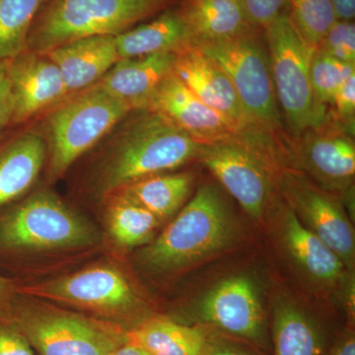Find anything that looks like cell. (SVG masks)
I'll return each mask as SVG.
<instances>
[{
	"instance_id": "obj_33",
	"label": "cell",
	"mask_w": 355,
	"mask_h": 355,
	"mask_svg": "<svg viewBox=\"0 0 355 355\" xmlns=\"http://www.w3.org/2000/svg\"><path fill=\"white\" fill-rule=\"evenodd\" d=\"M0 355H35L25 336L10 324L0 322Z\"/></svg>"
},
{
	"instance_id": "obj_19",
	"label": "cell",
	"mask_w": 355,
	"mask_h": 355,
	"mask_svg": "<svg viewBox=\"0 0 355 355\" xmlns=\"http://www.w3.org/2000/svg\"><path fill=\"white\" fill-rule=\"evenodd\" d=\"M328 125V123H327ZM324 127L301 135V154L311 171L331 184H345L355 173V144L352 132Z\"/></svg>"
},
{
	"instance_id": "obj_1",
	"label": "cell",
	"mask_w": 355,
	"mask_h": 355,
	"mask_svg": "<svg viewBox=\"0 0 355 355\" xmlns=\"http://www.w3.org/2000/svg\"><path fill=\"white\" fill-rule=\"evenodd\" d=\"M103 158L96 190L105 198L144 178L181 167L200 155L198 141L150 110H137Z\"/></svg>"
},
{
	"instance_id": "obj_9",
	"label": "cell",
	"mask_w": 355,
	"mask_h": 355,
	"mask_svg": "<svg viewBox=\"0 0 355 355\" xmlns=\"http://www.w3.org/2000/svg\"><path fill=\"white\" fill-rule=\"evenodd\" d=\"M21 291L32 298L78 308L123 328L140 304L125 275L110 265L91 266L71 275L23 287Z\"/></svg>"
},
{
	"instance_id": "obj_11",
	"label": "cell",
	"mask_w": 355,
	"mask_h": 355,
	"mask_svg": "<svg viewBox=\"0 0 355 355\" xmlns=\"http://www.w3.org/2000/svg\"><path fill=\"white\" fill-rule=\"evenodd\" d=\"M200 322L241 338L261 349H270L260 293L253 279L245 275L222 280L198 306Z\"/></svg>"
},
{
	"instance_id": "obj_27",
	"label": "cell",
	"mask_w": 355,
	"mask_h": 355,
	"mask_svg": "<svg viewBox=\"0 0 355 355\" xmlns=\"http://www.w3.org/2000/svg\"><path fill=\"white\" fill-rule=\"evenodd\" d=\"M48 0H0V65L27 49L33 23Z\"/></svg>"
},
{
	"instance_id": "obj_25",
	"label": "cell",
	"mask_w": 355,
	"mask_h": 355,
	"mask_svg": "<svg viewBox=\"0 0 355 355\" xmlns=\"http://www.w3.org/2000/svg\"><path fill=\"white\" fill-rule=\"evenodd\" d=\"M193 183V176L190 173H162L128 184L118 193L139 203L162 221L174 216L183 205Z\"/></svg>"
},
{
	"instance_id": "obj_4",
	"label": "cell",
	"mask_w": 355,
	"mask_h": 355,
	"mask_svg": "<svg viewBox=\"0 0 355 355\" xmlns=\"http://www.w3.org/2000/svg\"><path fill=\"white\" fill-rule=\"evenodd\" d=\"M133 110L96 83L67 96L42 114L49 175L62 177L74 162L104 139Z\"/></svg>"
},
{
	"instance_id": "obj_14",
	"label": "cell",
	"mask_w": 355,
	"mask_h": 355,
	"mask_svg": "<svg viewBox=\"0 0 355 355\" xmlns=\"http://www.w3.org/2000/svg\"><path fill=\"white\" fill-rule=\"evenodd\" d=\"M146 109L160 114L200 142L242 135L232 121L198 99L174 71L153 91Z\"/></svg>"
},
{
	"instance_id": "obj_32",
	"label": "cell",
	"mask_w": 355,
	"mask_h": 355,
	"mask_svg": "<svg viewBox=\"0 0 355 355\" xmlns=\"http://www.w3.org/2000/svg\"><path fill=\"white\" fill-rule=\"evenodd\" d=\"M335 108L340 127L354 132L355 114V74L350 76L334 95L331 104Z\"/></svg>"
},
{
	"instance_id": "obj_38",
	"label": "cell",
	"mask_w": 355,
	"mask_h": 355,
	"mask_svg": "<svg viewBox=\"0 0 355 355\" xmlns=\"http://www.w3.org/2000/svg\"><path fill=\"white\" fill-rule=\"evenodd\" d=\"M205 355H254L248 350L240 349L235 345L225 343H218L212 338L209 352Z\"/></svg>"
},
{
	"instance_id": "obj_16",
	"label": "cell",
	"mask_w": 355,
	"mask_h": 355,
	"mask_svg": "<svg viewBox=\"0 0 355 355\" xmlns=\"http://www.w3.org/2000/svg\"><path fill=\"white\" fill-rule=\"evenodd\" d=\"M55 62L69 95L99 83L119 60L116 36L76 40L44 53Z\"/></svg>"
},
{
	"instance_id": "obj_8",
	"label": "cell",
	"mask_w": 355,
	"mask_h": 355,
	"mask_svg": "<svg viewBox=\"0 0 355 355\" xmlns=\"http://www.w3.org/2000/svg\"><path fill=\"white\" fill-rule=\"evenodd\" d=\"M195 44L224 70L236 91L250 127L272 133L282 127L268 50L252 33Z\"/></svg>"
},
{
	"instance_id": "obj_36",
	"label": "cell",
	"mask_w": 355,
	"mask_h": 355,
	"mask_svg": "<svg viewBox=\"0 0 355 355\" xmlns=\"http://www.w3.org/2000/svg\"><path fill=\"white\" fill-rule=\"evenodd\" d=\"M14 303L11 282L0 275V322H6Z\"/></svg>"
},
{
	"instance_id": "obj_37",
	"label": "cell",
	"mask_w": 355,
	"mask_h": 355,
	"mask_svg": "<svg viewBox=\"0 0 355 355\" xmlns=\"http://www.w3.org/2000/svg\"><path fill=\"white\" fill-rule=\"evenodd\" d=\"M336 19L352 21L355 16V0H330Z\"/></svg>"
},
{
	"instance_id": "obj_35",
	"label": "cell",
	"mask_w": 355,
	"mask_h": 355,
	"mask_svg": "<svg viewBox=\"0 0 355 355\" xmlns=\"http://www.w3.org/2000/svg\"><path fill=\"white\" fill-rule=\"evenodd\" d=\"M322 355H355L354 331L347 330L338 336L335 343Z\"/></svg>"
},
{
	"instance_id": "obj_24",
	"label": "cell",
	"mask_w": 355,
	"mask_h": 355,
	"mask_svg": "<svg viewBox=\"0 0 355 355\" xmlns=\"http://www.w3.org/2000/svg\"><path fill=\"white\" fill-rule=\"evenodd\" d=\"M273 355H322L324 340L321 329L292 303H280L272 324Z\"/></svg>"
},
{
	"instance_id": "obj_29",
	"label": "cell",
	"mask_w": 355,
	"mask_h": 355,
	"mask_svg": "<svg viewBox=\"0 0 355 355\" xmlns=\"http://www.w3.org/2000/svg\"><path fill=\"white\" fill-rule=\"evenodd\" d=\"M355 74V64L342 62L320 51L311 60L310 78L317 104L327 110L338 88Z\"/></svg>"
},
{
	"instance_id": "obj_23",
	"label": "cell",
	"mask_w": 355,
	"mask_h": 355,
	"mask_svg": "<svg viewBox=\"0 0 355 355\" xmlns=\"http://www.w3.org/2000/svg\"><path fill=\"white\" fill-rule=\"evenodd\" d=\"M190 32L178 9L168 8L156 19L116 35L121 60L181 50L191 43Z\"/></svg>"
},
{
	"instance_id": "obj_21",
	"label": "cell",
	"mask_w": 355,
	"mask_h": 355,
	"mask_svg": "<svg viewBox=\"0 0 355 355\" xmlns=\"http://www.w3.org/2000/svg\"><path fill=\"white\" fill-rule=\"evenodd\" d=\"M180 14L191 43L221 41L252 33L239 0H181Z\"/></svg>"
},
{
	"instance_id": "obj_30",
	"label": "cell",
	"mask_w": 355,
	"mask_h": 355,
	"mask_svg": "<svg viewBox=\"0 0 355 355\" xmlns=\"http://www.w3.org/2000/svg\"><path fill=\"white\" fill-rule=\"evenodd\" d=\"M316 50L342 62L355 64L354 23L352 21H336Z\"/></svg>"
},
{
	"instance_id": "obj_28",
	"label": "cell",
	"mask_w": 355,
	"mask_h": 355,
	"mask_svg": "<svg viewBox=\"0 0 355 355\" xmlns=\"http://www.w3.org/2000/svg\"><path fill=\"white\" fill-rule=\"evenodd\" d=\"M288 3L294 27L306 43L317 49L338 21L330 0H288Z\"/></svg>"
},
{
	"instance_id": "obj_22",
	"label": "cell",
	"mask_w": 355,
	"mask_h": 355,
	"mask_svg": "<svg viewBox=\"0 0 355 355\" xmlns=\"http://www.w3.org/2000/svg\"><path fill=\"white\" fill-rule=\"evenodd\" d=\"M128 340L151 355H205L212 338L202 326L153 318L128 330Z\"/></svg>"
},
{
	"instance_id": "obj_2",
	"label": "cell",
	"mask_w": 355,
	"mask_h": 355,
	"mask_svg": "<svg viewBox=\"0 0 355 355\" xmlns=\"http://www.w3.org/2000/svg\"><path fill=\"white\" fill-rule=\"evenodd\" d=\"M234 237V226L216 187L203 184L167 228L140 254V263L153 272L180 268L221 251Z\"/></svg>"
},
{
	"instance_id": "obj_18",
	"label": "cell",
	"mask_w": 355,
	"mask_h": 355,
	"mask_svg": "<svg viewBox=\"0 0 355 355\" xmlns=\"http://www.w3.org/2000/svg\"><path fill=\"white\" fill-rule=\"evenodd\" d=\"M176 53H159L119 60L97 83L133 111L146 109L153 91L174 70Z\"/></svg>"
},
{
	"instance_id": "obj_12",
	"label": "cell",
	"mask_w": 355,
	"mask_h": 355,
	"mask_svg": "<svg viewBox=\"0 0 355 355\" xmlns=\"http://www.w3.org/2000/svg\"><path fill=\"white\" fill-rule=\"evenodd\" d=\"M7 76L12 128L41 116L69 96L60 69L44 53L23 51L7 64Z\"/></svg>"
},
{
	"instance_id": "obj_13",
	"label": "cell",
	"mask_w": 355,
	"mask_h": 355,
	"mask_svg": "<svg viewBox=\"0 0 355 355\" xmlns=\"http://www.w3.org/2000/svg\"><path fill=\"white\" fill-rule=\"evenodd\" d=\"M282 189L300 221L345 263L354 258V229L340 203L304 180L286 175Z\"/></svg>"
},
{
	"instance_id": "obj_7",
	"label": "cell",
	"mask_w": 355,
	"mask_h": 355,
	"mask_svg": "<svg viewBox=\"0 0 355 355\" xmlns=\"http://www.w3.org/2000/svg\"><path fill=\"white\" fill-rule=\"evenodd\" d=\"M270 72L279 106L296 137L328 123L327 110L317 104L310 78V64L316 49L309 46L282 14L266 28Z\"/></svg>"
},
{
	"instance_id": "obj_20",
	"label": "cell",
	"mask_w": 355,
	"mask_h": 355,
	"mask_svg": "<svg viewBox=\"0 0 355 355\" xmlns=\"http://www.w3.org/2000/svg\"><path fill=\"white\" fill-rule=\"evenodd\" d=\"M282 237L287 253L311 279L321 284H334L340 279L343 261L306 227L289 205L282 216Z\"/></svg>"
},
{
	"instance_id": "obj_5",
	"label": "cell",
	"mask_w": 355,
	"mask_h": 355,
	"mask_svg": "<svg viewBox=\"0 0 355 355\" xmlns=\"http://www.w3.org/2000/svg\"><path fill=\"white\" fill-rule=\"evenodd\" d=\"M6 323L39 355H110L128 342L120 324L38 300L14 302Z\"/></svg>"
},
{
	"instance_id": "obj_3",
	"label": "cell",
	"mask_w": 355,
	"mask_h": 355,
	"mask_svg": "<svg viewBox=\"0 0 355 355\" xmlns=\"http://www.w3.org/2000/svg\"><path fill=\"white\" fill-rule=\"evenodd\" d=\"M179 0H48L33 23L27 49L46 53L76 40L116 36Z\"/></svg>"
},
{
	"instance_id": "obj_17",
	"label": "cell",
	"mask_w": 355,
	"mask_h": 355,
	"mask_svg": "<svg viewBox=\"0 0 355 355\" xmlns=\"http://www.w3.org/2000/svg\"><path fill=\"white\" fill-rule=\"evenodd\" d=\"M8 135L0 141V209L32 188L46 161V141L38 130Z\"/></svg>"
},
{
	"instance_id": "obj_10",
	"label": "cell",
	"mask_w": 355,
	"mask_h": 355,
	"mask_svg": "<svg viewBox=\"0 0 355 355\" xmlns=\"http://www.w3.org/2000/svg\"><path fill=\"white\" fill-rule=\"evenodd\" d=\"M198 158L248 214L261 216L270 195V178L249 144L239 137L203 142Z\"/></svg>"
},
{
	"instance_id": "obj_6",
	"label": "cell",
	"mask_w": 355,
	"mask_h": 355,
	"mask_svg": "<svg viewBox=\"0 0 355 355\" xmlns=\"http://www.w3.org/2000/svg\"><path fill=\"white\" fill-rule=\"evenodd\" d=\"M99 230L50 191H38L0 218V250L69 251L97 246Z\"/></svg>"
},
{
	"instance_id": "obj_31",
	"label": "cell",
	"mask_w": 355,
	"mask_h": 355,
	"mask_svg": "<svg viewBox=\"0 0 355 355\" xmlns=\"http://www.w3.org/2000/svg\"><path fill=\"white\" fill-rule=\"evenodd\" d=\"M239 2L250 24L266 29L284 14L288 0H239Z\"/></svg>"
},
{
	"instance_id": "obj_34",
	"label": "cell",
	"mask_w": 355,
	"mask_h": 355,
	"mask_svg": "<svg viewBox=\"0 0 355 355\" xmlns=\"http://www.w3.org/2000/svg\"><path fill=\"white\" fill-rule=\"evenodd\" d=\"M7 64L0 65V141L12 128V106L9 90Z\"/></svg>"
},
{
	"instance_id": "obj_26",
	"label": "cell",
	"mask_w": 355,
	"mask_h": 355,
	"mask_svg": "<svg viewBox=\"0 0 355 355\" xmlns=\"http://www.w3.org/2000/svg\"><path fill=\"white\" fill-rule=\"evenodd\" d=\"M106 200L109 234L118 246L130 249L153 241L154 232L160 224L157 217L120 193Z\"/></svg>"
},
{
	"instance_id": "obj_15",
	"label": "cell",
	"mask_w": 355,
	"mask_h": 355,
	"mask_svg": "<svg viewBox=\"0 0 355 355\" xmlns=\"http://www.w3.org/2000/svg\"><path fill=\"white\" fill-rule=\"evenodd\" d=\"M173 71L198 99L232 121L240 132L251 128L227 74L195 44L176 51Z\"/></svg>"
},
{
	"instance_id": "obj_39",
	"label": "cell",
	"mask_w": 355,
	"mask_h": 355,
	"mask_svg": "<svg viewBox=\"0 0 355 355\" xmlns=\"http://www.w3.org/2000/svg\"><path fill=\"white\" fill-rule=\"evenodd\" d=\"M110 355H151L139 345H135L130 340L121 345L118 349L114 350Z\"/></svg>"
}]
</instances>
